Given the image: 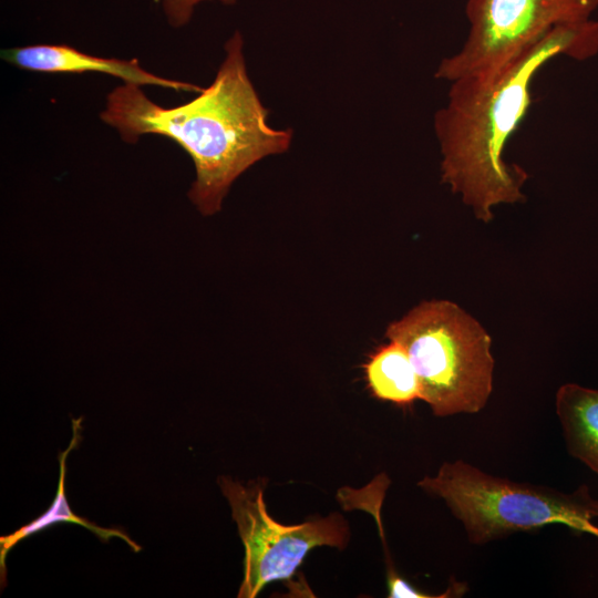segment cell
<instances>
[{"label": "cell", "mask_w": 598, "mask_h": 598, "mask_svg": "<svg viewBox=\"0 0 598 598\" xmlns=\"http://www.w3.org/2000/svg\"><path fill=\"white\" fill-rule=\"evenodd\" d=\"M365 380L379 400L409 405L421 399V385L406 350L391 341L372 353L364 364Z\"/></svg>", "instance_id": "9c48e42d"}, {"label": "cell", "mask_w": 598, "mask_h": 598, "mask_svg": "<svg viewBox=\"0 0 598 598\" xmlns=\"http://www.w3.org/2000/svg\"><path fill=\"white\" fill-rule=\"evenodd\" d=\"M207 0H162V9L168 24L173 28L186 25L194 14L195 8ZM224 4H235L238 0H218Z\"/></svg>", "instance_id": "8fae6325"}, {"label": "cell", "mask_w": 598, "mask_h": 598, "mask_svg": "<svg viewBox=\"0 0 598 598\" xmlns=\"http://www.w3.org/2000/svg\"><path fill=\"white\" fill-rule=\"evenodd\" d=\"M244 40L236 31L214 81L185 104L163 107L141 86L123 83L107 94L101 120L127 143L145 134L171 138L190 156L196 172L188 192L200 214L220 210L233 183L260 159L286 152L291 130L268 124L247 72Z\"/></svg>", "instance_id": "7a4b0ae2"}, {"label": "cell", "mask_w": 598, "mask_h": 598, "mask_svg": "<svg viewBox=\"0 0 598 598\" xmlns=\"http://www.w3.org/2000/svg\"><path fill=\"white\" fill-rule=\"evenodd\" d=\"M408 352L421 400L435 416L482 411L492 394L495 360L485 328L453 301L420 302L385 330Z\"/></svg>", "instance_id": "3957f363"}, {"label": "cell", "mask_w": 598, "mask_h": 598, "mask_svg": "<svg viewBox=\"0 0 598 598\" xmlns=\"http://www.w3.org/2000/svg\"><path fill=\"white\" fill-rule=\"evenodd\" d=\"M3 60L10 64L41 73L97 72L138 86L152 85L177 92H200L203 87L177 80L162 78L142 68L137 59L102 58L79 51L68 44H34L3 50Z\"/></svg>", "instance_id": "52a82bcc"}, {"label": "cell", "mask_w": 598, "mask_h": 598, "mask_svg": "<svg viewBox=\"0 0 598 598\" xmlns=\"http://www.w3.org/2000/svg\"><path fill=\"white\" fill-rule=\"evenodd\" d=\"M598 53V20L563 24L498 69L450 82L446 104L434 116L441 181L489 223L493 208L525 200L527 173L504 151L532 104L536 74L555 58L587 60Z\"/></svg>", "instance_id": "6da1fadb"}, {"label": "cell", "mask_w": 598, "mask_h": 598, "mask_svg": "<svg viewBox=\"0 0 598 598\" xmlns=\"http://www.w3.org/2000/svg\"><path fill=\"white\" fill-rule=\"evenodd\" d=\"M417 485L445 503L474 545L554 524L598 538V499L586 485L564 493L492 475L463 460L444 462Z\"/></svg>", "instance_id": "277c9868"}, {"label": "cell", "mask_w": 598, "mask_h": 598, "mask_svg": "<svg viewBox=\"0 0 598 598\" xmlns=\"http://www.w3.org/2000/svg\"><path fill=\"white\" fill-rule=\"evenodd\" d=\"M598 0H467L468 34L435 78L448 82L489 73L563 24L590 20Z\"/></svg>", "instance_id": "5b68a950"}, {"label": "cell", "mask_w": 598, "mask_h": 598, "mask_svg": "<svg viewBox=\"0 0 598 598\" xmlns=\"http://www.w3.org/2000/svg\"><path fill=\"white\" fill-rule=\"evenodd\" d=\"M79 420H72L73 423V436L70 442L69 447L59 455L60 461V480L59 487L55 494V498L51 506L38 518L30 522L29 524L22 526L14 533L0 538V570H1V584L3 585V578H6V557L8 551L16 546L23 538L38 533L41 529H44L53 524L58 523H72L83 527H86L90 532L95 534L97 537L107 542L112 537H118L123 539L134 551H140L141 547L134 543L127 534L118 528H104L93 524L92 522L82 518L75 515L68 503L65 493H64V481H65V462L69 455V452L74 448L79 442Z\"/></svg>", "instance_id": "30bf717a"}, {"label": "cell", "mask_w": 598, "mask_h": 598, "mask_svg": "<svg viewBox=\"0 0 598 598\" xmlns=\"http://www.w3.org/2000/svg\"><path fill=\"white\" fill-rule=\"evenodd\" d=\"M219 485L245 547L240 598H254L269 582L291 578L312 548H343L347 544L348 526L338 513L299 525H283L267 513L260 483L244 486L223 477Z\"/></svg>", "instance_id": "8992f818"}, {"label": "cell", "mask_w": 598, "mask_h": 598, "mask_svg": "<svg viewBox=\"0 0 598 598\" xmlns=\"http://www.w3.org/2000/svg\"><path fill=\"white\" fill-rule=\"evenodd\" d=\"M555 410L568 453L598 474V390L565 383Z\"/></svg>", "instance_id": "ba28073f"}]
</instances>
